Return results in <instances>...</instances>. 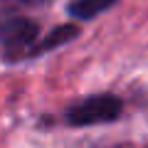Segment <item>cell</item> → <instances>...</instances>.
<instances>
[{
	"instance_id": "1",
	"label": "cell",
	"mask_w": 148,
	"mask_h": 148,
	"mask_svg": "<svg viewBox=\"0 0 148 148\" xmlns=\"http://www.w3.org/2000/svg\"><path fill=\"white\" fill-rule=\"evenodd\" d=\"M40 42V25L25 15H8L0 20V47L5 62H22L35 57Z\"/></svg>"
},
{
	"instance_id": "2",
	"label": "cell",
	"mask_w": 148,
	"mask_h": 148,
	"mask_svg": "<svg viewBox=\"0 0 148 148\" xmlns=\"http://www.w3.org/2000/svg\"><path fill=\"white\" fill-rule=\"evenodd\" d=\"M121 114H123V101L116 94H94L72 104L64 119L69 126L84 128V126H96V123H111Z\"/></svg>"
},
{
	"instance_id": "3",
	"label": "cell",
	"mask_w": 148,
	"mask_h": 148,
	"mask_svg": "<svg viewBox=\"0 0 148 148\" xmlns=\"http://www.w3.org/2000/svg\"><path fill=\"white\" fill-rule=\"evenodd\" d=\"M77 37H79V27L74 25V22H64V25L54 27L47 37H42V40L37 42L35 57H37V54H45V52H52V49H57V47H62V45L72 42V40H77Z\"/></svg>"
},
{
	"instance_id": "4",
	"label": "cell",
	"mask_w": 148,
	"mask_h": 148,
	"mask_svg": "<svg viewBox=\"0 0 148 148\" xmlns=\"http://www.w3.org/2000/svg\"><path fill=\"white\" fill-rule=\"evenodd\" d=\"M119 0H72L67 5V12L72 20H91V17L106 12L109 8H114Z\"/></svg>"
},
{
	"instance_id": "5",
	"label": "cell",
	"mask_w": 148,
	"mask_h": 148,
	"mask_svg": "<svg viewBox=\"0 0 148 148\" xmlns=\"http://www.w3.org/2000/svg\"><path fill=\"white\" fill-rule=\"evenodd\" d=\"M15 3H22V5H49V3H52V0H15Z\"/></svg>"
}]
</instances>
